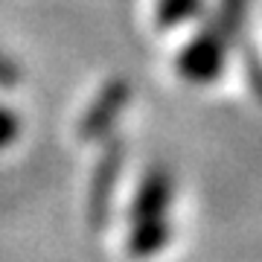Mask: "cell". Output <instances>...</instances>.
Here are the masks:
<instances>
[{
    "label": "cell",
    "mask_w": 262,
    "mask_h": 262,
    "mask_svg": "<svg viewBox=\"0 0 262 262\" xmlns=\"http://www.w3.org/2000/svg\"><path fill=\"white\" fill-rule=\"evenodd\" d=\"M251 0H219L210 18L187 44L178 50L175 70L189 84H213L225 70L227 53L233 47L248 20Z\"/></svg>",
    "instance_id": "cell-1"
},
{
    "label": "cell",
    "mask_w": 262,
    "mask_h": 262,
    "mask_svg": "<svg viewBox=\"0 0 262 262\" xmlns=\"http://www.w3.org/2000/svg\"><path fill=\"white\" fill-rule=\"evenodd\" d=\"M131 82L122 76H114L96 91V96L91 99V105L84 108V114L79 117V140L84 143H99L114 137V128L120 117L125 114L131 102Z\"/></svg>",
    "instance_id": "cell-2"
},
{
    "label": "cell",
    "mask_w": 262,
    "mask_h": 262,
    "mask_svg": "<svg viewBox=\"0 0 262 262\" xmlns=\"http://www.w3.org/2000/svg\"><path fill=\"white\" fill-rule=\"evenodd\" d=\"M122 163H125V143L117 140V137H108V146L96 160L91 184H88V222L96 230L111 215L114 192L120 187V175H122Z\"/></svg>",
    "instance_id": "cell-3"
},
{
    "label": "cell",
    "mask_w": 262,
    "mask_h": 262,
    "mask_svg": "<svg viewBox=\"0 0 262 262\" xmlns=\"http://www.w3.org/2000/svg\"><path fill=\"white\" fill-rule=\"evenodd\" d=\"M175 198V175L166 166H151L140 178L134 198L128 207V222H140V219H163L169 215Z\"/></svg>",
    "instance_id": "cell-4"
},
{
    "label": "cell",
    "mask_w": 262,
    "mask_h": 262,
    "mask_svg": "<svg viewBox=\"0 0 262 262\" xmlns=\"http://www.w3.org/2000/svg\"><path fill=\"white\" fill-rule=\"evenodd\" d=\"M172 239V222L169 215L163 219H140V222H128V233H125V251L134 259H149L158 256Z\"/></svg>",
    "instance_id": "cell-5"
},
{
    "label": "cell",
    "mask_w": 262,
    "mask_h": 262,
    "mask_svg": "<svg viewBox=\"0 0 262 262\" xmlns=\"http://www.w3.org/2000/svg\"><path fill=\"white\" fill-rule=\"evenodd\" d=\"M204 9V0H158L155 3V24L160 29H175L195 20Z\"/></svg>",
    "instance_id": "cell-6"
},
{
    "label": "cell",
    "mask_w": 262,
    "mask_h": 262,
    "mask_svg": "<svg viewBox=\"0 0 262 262\" xmlns=\"http://www.w3.org/2000/svg\"><path fill=\"white\" fill-rule=\"evenodd\" d=\"M245 79H248L251 94L262 102V53L253 44L245 47Z\"/></svg>",
    "instance_id": "cell-7"
},
{
    "label": "cell",
    "mask_w": 262,
    "mask_h": 262,
    "mask_svg": "<svg viewBox=\"0 0 262 262\" xmlns=\"http://www.w3.org/2000/svg\"><path fill=\"white\" fill-rule=\"evenodd\" d=\"M18 137H20V117L12 108L0 105V151L9 149Z\"/></svg>",
    "instance_id": "cell-8"
},
{
    "label": "cell",
    "mask_w": 262,
    "mask_h": 262,
    "mask_svg": "<svg viewBox=\"0 0 262 262\" xmlns=\"http://www.w3.org/2000/svg\"><path fill=\"white\" fill-rule=\"evenodd\" d=\"M18 82H20L18 64H15L12 58H6L3 53H0V88H15Z\"/></svg>",
    "instance_id": "cell-9"
}]
</instances>
